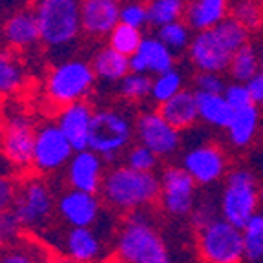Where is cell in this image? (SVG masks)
<instances>
[{"instance_id":"1","label":"cell","mask_w":263,"mask_h":263,"mask_svg":"<svg viewBox=\"0 0 263 263\" xmlns=\"http://www.w3.org/2000/svg\"><path fill=\"white\" fill-rule=\"evenodd\" d=\"M249 42V29L234 16H227L214 28L196 31L189 46V59L196 71H229L232 55Z\"/></svg>"},{"instance_id":"2","label":"cell","mask_w":263,"mask_h":263,"mask_svg":"<svg viewBox=\"0 0 263 263\" xmlns=\"http://www.w3.org/2000/svg\"><path fill=\"white\" fill-rule=\"evenodd\" d=\"M103 199L123 212H134L159 201L161 179L154 172H141L130 166H115L104 176Z\"/></svg>"},{"instance_id":"3","label":"cell","mask_w":263,"mask_h":263,"mask_svg":"<svg viewBox=\"0 0 263 263\" xmlns=\"http://www.w3.org/2000/svg\"><path fill=\"white\" fill-rule=\"evenodd\" d=\"M115 249L124 263H172L163 238L139 210L130 212L123 223Z\"/></svg>"},{"instance_id":"4","label":"cell","mask_w":263,"mask_h":263,"mask_svg":"<svg viewBox=\"0 0 263 263\" xmlns=\"http://www.w3.org/2000/svg\"><path fill=\"white\" fill-rule=\"evenodd\" d=\"M33 4L42 44L57 49L77 41L82 29L79 0H35Z\"/></svg>"},{"instance_id":"5","label":"cell","mask_w":263,"mask_h":263,"mask_svg":"<svg viewBox=\"0 0 263 263\" xmlns=\"http://www.w3.org/2000/svg\"><path fill=\"white\" fill-rule=\"evenodd\" d=\"M97 81L93 66L81 59H70L49 71L46 90L49 99L59 106L84 101L91 93Z\"/></svg>"},{"instance_id":"6","label":"cell","mask_w":263,"mask_h":263,"mask_svg":"<svg viewBox=\"0 0 263 263\" xmlns=\"http://www.w3.org/2000/svg\"><path fill=\"white\" fill-rule=\"evenodd\" d=\"M136 128L126 115L117 110L93 111L90 130V150L103 156L104 163H115L121 152L126 150Z\"/></svg>"},{"instance_id":"7","label":"cell","mask_w":263,"mask_h":263,"mask_svg":"<svg viewBox=\"0 0 263 263\" xmlns=\"http://www.w3.org/2000/svg\"><path fill=\"white\" fill-rule=\"evenodd\" d=\"M259 201L261 199H259L258 181L249 170L238 168L227 176L219 201L221 218L241 229L258 212Z\"/></svg>"},{"instance_id":"8","label":"cell","mask_w":263,"mask_h":263,"mask_svg":"<svg viewBox=\"0 0 263 263\" xmlns=\"http://www.w3.org/2000/svg\"><path fill=\"white\" fill-rule=\"evenodd\" d=\"M197 249L205 263H245L241 229L221 216L197 230Z\"/></svg>"},{"instance_id":"9","label":"cell","mask_w":263,"mask_h":263,"mask_svg":"<svg viewBox=\"0 0 263 263\" xmlns=\"http://www.w3.org/2000/svg\"><path fill=\"white\" fill-rule=\"evenodd\" d=\"M11 210L22 229H37L49 221L53 210H57V201L44 181L28 179L16 190Z\"/></svg>"},{"instance_id":"10","label":"cell","mask_w":263,"mask_h":263,"mask_svg":"<svg viewBox=\"0 0 263 263\" xmlns=\"http://www.w3.org/2000/svg\"><path fill=\"white\" fill-rule=\"evenodd\" d=\"M73 154V146L57 123L37 128L33 148V168L39 174H51L64 168Z\"/></svg>"},{"instance_id":"11","label":"cell","mask_w":263,"mask_h":263,"mask_svg":"<svg viewBox=\"0 0 263 263\" xmlns=\"http://www.w3.org/2000/svg\"><path fill=\"white\" fill-rule=\"evenodd\" d=\"M159 201L170 216L185 218L196 206V186L194 177L183 166H166L161 174Z\"/></svg>"},{"instance_id":"12","label":"cell","mask_w":263,"mask_h":263,"mask_svg":"<svg viewBox=\"0 0 263 263\" xmlns=\"http://www.w3.org/2000/svg\"><path fill=\"white\" fill-rule=\"evenodd\" d=\"M136 137L159 157H168L179 150L181 130L168 123L159 110L143 111L136 119Z\"/></svg>"},{"instance_id":"13","label":"cell","mask_w":263,"mask_h":263,"mask_svg":"<svg viewBox=\"0 0 263 263\" xmlns=\"http://www.w3.org/2000/svg\"><path fill=\"white\" fill-rule=\"evenodd\" d=\"M35 134L29 117L22 114L11 115L2 132L0 148L13 161L18 170H26L33 166V148H35Z\"/></svg>"},{"instance_id":"14","label":"cell","mask_w":263,"mask_h":263,"mask_svg":"<svg viewBox=\"0 0 263 263\" xmlns=\"http://www.w3.org/2000/svg\"><path fill=\"white\" fill-rule=\"evenodd\" d=\"M181 166L194 177L197 185L206 186L223 179L227 172V157L216 144H197L186 150Z\"/></svg>"},{"instance_id":"15","label":"cell","mask_w":263,"mask_h":263,"mask_svg":"<svg viewBox=\"0 0 263 263\" xmlns=\"http://www.w3.org/2000/svg\"><path fill=\"white\" fill-rule=\"evenodd\" d=\"M101 199L97 194L71 189L57 199V214L70 227H93L101 216Z\"/></svg>"},{"instance_id":"16","label":"cell","mask_w":263,"mask_h":263,"mask_svg":"<svg viewBox=\"0 0 263 263\" xmlns=\"http://www.w3.org/2000/svg\"><path fill=\"white\" fill-rule=\"evenodd\" d=\"M104 159L97 152L86 148L71 156L70 163L66 164V177L71 189L84 192L99 194L104 181Z\"/></svg>"},{"instance_id":"17","label":"cell","mask_w":263,"mask_h":263,"mask_svg":"<svg viewBox=\"0 0 263 263\" xmlns=\"http://www.w3.org/2000/svg\"><path fill=\"white\" fill-rule=\"evenodd\" d=\"M93 121V110L84 101L66 104L57 115V124L68 141L71 143L75 152L90 148V130Z\"/></svg>"},{"instance_id":"18","label":"cell","mask_w":263,"mask_h":263,"mask_svg":"<svg viewBox=\"0 0 263 263\" xmlns=\"http://www.w3.org/2000/svg\"><path fill=\"white\" fill-rule=\"evenodd\" d=\"M2 41L8 48L26 49L35 46L41 41V28L35 11L29 8H22L8 15L0 28Z\"/></svg>"},{"instance_id":"19","label":"cell","mask_w":263,"mask_h":263,"mask_svg":"<svg viewBox=\"0 0 263 263\" xmlns=\"http://www.w3.org/2000/svg\"><path fill=\"white\" fill-rule=\"evenodd\" d=\"M82 29L91 37H106L121 22V0H81Z\"/></svg>"},{"instance_id":"20","label":"cell","mask_w":263,"mask_h":263,"mask_svg":"<svg viewBox=\"0 0 263 263\" xmlns=\"http://www.w3.org/2000/svg\"><path fill=\"white\" fill-rule=\"evenodd\" d=\"M176 53L159 37H144L139 49L130 57V68L134 71L148 75H159L176 68Z\"/></svg>"},{"instance_id":"21","label":"cell","mask_w":263,"mask_h":263,"mask_svg":"<svg viewBox=\"0 0 263 263\" xmlns=\"http://www.w3.org/2000/svg\"><path fill=\"white\" fill-rule=\"evenodd\" d=\"M64 251L77 263H93L103 254V245L91 227H70L64 238Z\"/></svg>"},{"instance_id":"22","label":"cell","mask_w":263,"mask_h":263,"mask_svg":"<svg viewBox=\"0 0 263 263\" xmlns=\"http://www.w3.org/2000/svg\"><path fill=\"white\" fill-rule=\"evenodd\" d=\"M159 111L164 119L168 121L177 130H189L199 121V110H197L196 90H183L176 93L166 103L159 104Z\"/></svg>"},{"instance_id":"23","label":"cell","mask_w":263,"mask_h":263,"mask_svg":"<svg viewBox=\"0 0 263 263\" xmlns=\"http://www.w3.org/2000/svg\"><path fill=\"white\" fill-rule=\"evenodd\" d=\"M229 0H189L185 21L194 31H203L219 24L229 16Z\"/></svg>"},{"instance_id":"24","label":"cell","mask_w":263,"mask_h":263,"mask_svg":"<svg viewBox=\"0 0 263 263\" xmlns=\"http://www.w3.org/2000/svg\"><path fill=\"white\" fill-rule=\"evenodd\" d=\"M16 49H0V97H13L26 86L28 75Z\"/></svg>"},{"instance_id":"25","label":"cell","mask_w":263,"mask_h":263,"mask_svg":"<svg viewBox=\"0 0 263 263\" xmlns=\"http://www.w3.org/2000/svg\"><path fill=\"white\" fill-rule=\"evenodd\" d=\"M258 126H259V110L256 104H251V106L247 108L234 110L232 119L227 124L225 130L230 143L238 148H245L256 137Z\"/></svg>"},{"instance_id":"26","label":"cell","mask_w":263,"mask_h":263,"mask_svg":"<svg viewBox=\"0 0 263 263\" xmlns=\"http://www.w3.org/2000/svg\"><path fill=\"white\" fill-rule=\"evenodd\" d=\"M196 99L197 110H199V119L205 124H209V126L223 128L225 130L227 124L232 119V114H234V108L229 104L225 95L196 90Z\"/></svg>"},{"instance_id":"27","label":"cell","mask_w":263,"mask_h":263,"mask_svg":"<svg viewBox=\"0 0 263 263\" xmlns=\"http://www.w3.org/2000/svg\"><path fill=\"white\" fill-rule=\"evenodd\" d=\"M91 66H93V71L99 81L110 82V84L119 82L132 70L130 57L117 51V49H114L111 46L97 51L93 61H91Z\"/></svg>"},{"instance_id":"28","label":"cell","mask_w":263,"mask_h":263,"mask_svg":"<svg viewBox=\"0 0 263 263\" xmlns=\"http://www.w3.org/2000/svg\"><path fill=\"white\" fill-rule=\"evenodd\" d=\"M146 6L148 24L157 29L170 22L183 21L186 15L189 0H150Z\"/></svg>"},{"instance_id":"29","label":"cell","mask_w":263,"mask_h":263,"mask_svg":"<svg viewBox=\"0 0 263 263\" xmlns=\"http://www.w3.org/2000/svg\"><path fill=\"white\" fill-rule=\"evenodd\" d=\"M259 70H261V66H259L258 51H256V48L251 42H247L232 55V61H230L229 66V75L232 77V81L249 82Z\"/></svg>"},{"instance_id":"30","label":"cell","mask_w":263,"mask_h":263,"mask_svg":"<svg viewBox=\"0 0 263 263\" xmlns=\"http://www.w3.org/2000/svg\"><path fill=\"white\" fill-rule=\"evenodd\" d=\"M243 249H245V263L263 261V214L256 212L245 225L241 227Z\"/></svg>"},{"instance_id":"31","label":"cell","mask_w":263,"mask_h":263,"mask_svg":"<svg viewBox=\"0 0 263 263\" xmlns=\"http://www.w3.org/2000/svg\"><path fill=\"white\" fill-rule=\"evenodd\" d=\"M183 88H185V75L177 68H172V70L163 71L152 79L150 99L159 106V104L166 103L168 99H172L176 93H179Z\"/></svg>"},{"instance_id":"32","label":"cell","mask_w":263,"mask_h":263,"mask_svg":"<svg viewBox=\"0 0 263 263\" xmlns=\"http://www.w3.org/2000/svg\"><path fill=\"white\" fill-rule=\"evenodd\" d=\"M143 39H144L143 31H141L139 28H134V26H130V24L119 22V24L111 29L110 35H108V41H110L108 46H111V48L121 51V53L132 57V55L139 49Z\"/></svg>"},{"instance_id":"33","label":"cell","mask_w":263,"mask_h":263,"mask_svg":"<svg viewBox=\"0 0 263 263\" xmlns=\"http://www.w3.org/2000/svg\"><path fill=\"white\" fill-rule=\"evenodd\" d=\"M157 37L172 49L174 53H181L189 49L190 42H192V28L189 26V22L185 21H176L170 24H164L161 28H157Z\"/></svg>"},{"instance_id":"34","label":"cell","mask_w":263,"mask_h":263,"mask_svg":"<svg viewBox=\"0 0 263 263\" xmlns=\"http://www.w3.org/2000/svg\"><path fill=\"white\" fill-rule=\"evenodd\" d=\"M230 16L241 22L249 31H256L263 24V0H232Z\"/></svg>"},{"instance_id":"35","label":"cell","mask_w":263,"mask_h":263,"mask_svg":"<svg viewBox=\"0 0 263 263\" xmlns=\"http://www.w3.org/2000/svg\"><path fill=\"white\" fill-rule=\"evenodd\" d=\"M152 91V77L148 73L130 70L119 81V95L126 101H143L150 97Z\"/></svg>"},{"instance_id":"36","label":"cell","mask_w":263,"mask_h":263,"mask_svg":"<svg viewBox=\"0 0 263 263\" xmlns=\"http://www.w3.org/2000/svg\"><path fill=\"white\" fill-rule=\"evenodd\" d=\"M0 259L2 263H49L44 249L31 241H15L8 249H4V254L0 256Z\"/></svg>"},{"instance_id":"37","label":"cell","mask_w":263,"mask_h":263,"mask_svg":"<svg viewBox=\"0 0 263 263\" xmlns=\"http://www.w3.org/2000/svg\"><path fill=\"white\" fill-rule=\"evenodd\" d=\"M157 161H159V156L141 143L132 146L126 154V166L134 170H141V172H154Z\"/></svg>"},{"instance_id":"38","label":"cell","mask_w":263,"mask_h":263,"mask_svg":"<svg viewBox=\"0 0 263 263\" xmlns=\"http://www.w3.org/2000/svg\"><path fill=\"white\" fill-rule=\"evenodd\" d=\"M121 22L143 29L148 26V6L143 0H124L121 2Z\"/></svg>"},{"instance_id":"39","label":"cell","mask_w":263,"mask_h":263,"mask_svg":"<svg viewBox=\"0 0 263 263\" xmlns=\"http://www.w3.org/2000/svg\"><path fill=\"white\" fill-rule=\"evenodd\" d=\"M22 225L15 218L13 210H0V249H8L18 239Z\"/></svg>"},{"instance_id":"40","label":"cell","mask_w":263,"mask_h":263,"mask_svg":"<svg viewBox=\"0 0 263 263\" xmlns=\"http://www.w3.org/2000/svg\"><path fill=\"white\" fill-rule=\"evenodd\" d=\"M223 95H225V99L229 101V104L234 108V110L254 104V99H252V93H251V90H249V84H247V82H239V81L229 82L225 91H223Z\"/></svg>"},{"instance_id":"41","label":"cell","mask_w":263,"mask_h":263,"mask_svg":"<svg viewBox=\"0 0 263 263\" xmlns=\"http://www.w3.org/2000/svg\"><path fill=\"white\" fill-rule=\"evenodd\" d=\"M227 82L223 81L221 73L216 71H196L194 75V90L209 91V93H223Z\"/></svg>"},{"instance_id":"42","label":"cell","mask_w":263,"mask_h":263,"mask_svg":"<svg viewBox=\"0 0 263 263\" xmlns=\"http://www.w3.org/2000/svg\"><path fill=\"white\" fill-rule=\"evenodd\" d=\"M216 218H218L216 206L209 201H203V203H199V205H196L192 214H190V219H192V225L196 227V230H201L203 227H206Z\"/></svg>"},{"instance_id":"43","label":"cell","mask_w":263,"mask_h":263,"mask_svg":"<svg viewBox=\"0 0 263 263\" xmlns=\"http://www.w3.org/2000/svg\"><path fill=\"white\" fill-rule=\"evenodd\" d=\"M16 196V186L11 183V177L0 176V210H9Z\"/></svg>"},{"instance_id":"44","label":"cell","mask_w":263,"mask_h":263,"mask_svg":"<svg viewBox=\"0 0 263 263\" xmlns=\"http://www.w3.org/2000/svg\"><path fill=\"white\" fill-rule=\"evenodd\" d=\"M247 84H249V90H251L252 99H254V104L263 108V68Z\"/></svg>"},{"instance_id":"45","label":"cell","mask_w":263,"mask_h":263,"mask_svg":"<svg viewBox=\"0 0 263 263\" xmlns=\"http://www.w3.org/2000/svg\"><path fill=\"white\" fill-rule=\"evenodd\" d=\"M28 2L29 0H0V16L6 18L16 9H22Z\"/></svg>"},{"instance_id":"46","label":"cell","mask_w":263,"mask_h":263,"mask_svg":"<svg viewBox=\"0 0 263 263\" xmlns=\"http://www.w3.org/2000/svg\"><path fill=\"white\" fill-rule=\"evenodd\" d=\"M49 263H77V261H73V259L68 258V256H61V258H51Z\"/></svg>"},{"instance_id":"47","label":"cell","mask_w":263,"mask_h":263,"mask_svg":"<svg viewBox=\"0 0 263 263\" xmlns=\"http://www.w3.org/2000/svg\"><path fill=\"white\" fill-rule=\"evenodd\" d=\"M259 199H261V203H263V185L259 186Z\"/></svg>"},{"instance_id":"48","label":"cell","mask_w":263,"mask_h":263,"mask_svg":"<svg viewBox=\"0 0 263 263\" xmlns=\"http://www.w3.org/2000/svg\"><path fill=\"white\" fill-rule=\"evenodd\" d=\"M143 2H146V4H148V2H150V0H143Z\"/></svg>"},{"instance_id":"49","label":"cell","mask_w":263,"mask_h":263,"mask_svg":"<svg viewBox=\"0 0 263 263\" xmlns=\"http://www.w3.org/2000/svg\"><path fill=\"white\" fill-rule=\"evenodd\" d=\"M0 41H2V35H0Z\"/></svg>"},{"instance_id":"50","label":"cell","mask_w":263,"mask_h":263,"mask_svg":"<svg viewBox=\"0 0 263 263\" xmlns=\"http://www.w3.org/2000/svg\"><path fill=\"white\" fill-rule=\"evenodd\" d=\"M0 263H2V259H0Z\"/></svg>"}]
</instances>
